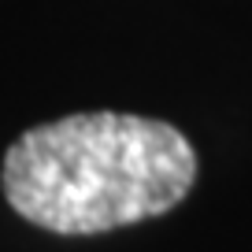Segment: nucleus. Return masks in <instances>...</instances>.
Segmentation results:
<instances>
[{
	"label": "nucleus",
	"instance_id": "f257e3e1",
	"mask_svg": "<svg viewBox=\"0 0 252 252\" xmlns=\"http://www.w3.org/2000/svg\"><path fill=\"white\" fill-rule=\"evenodd\" d=\"M197 152L171 123L82 111L33 126L4 156V197L52 234H104L186 200Z\"/></svg>",
	"mask_w": 252,
	"mask_h": 252
}]
</instances>
